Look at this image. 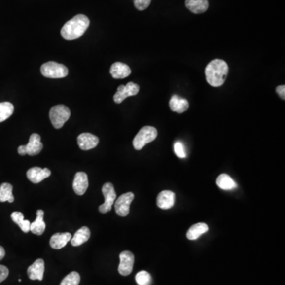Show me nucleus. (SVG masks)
Masks as SVG:
<instances>
[{
    "label": "nucleus",
    "mask_w": 285,
    "mask_h": 285,
    "mask_svg": "<svg viewBox=\"0 0 285 285\" xmlns=\"http://www.w3.org/2000/svg\"><path fill=\"white\" fill-rule=\"evenodd\" d=\"M228 71L229 68L227 63L223 60L215 59L209 63L205 68V78L212 87H221L227 78Z\"/></svg>",
    "instance_id": "obj_1"
},
{
    "label": "nucleus",
    "mask_w": 285,
    "mask_h": 285,
    "mask_svg": "<svg viewBox=\"0 0 285 285\" xmlns=\"http://www.w3.org/2000/svg\"><path fill=\"white\" fill-rule=\"evenodd\" d=\"M90 26V20L84 14H78L67 22L61 29V36L67 40L79 38Z\"/></svg>",
    "instance_id": "obj_2"
},
{
    "label": "nucleus",
    "mask_w": 285,
    "mask_h": 285,
    "mask_svg": "<svg viewBox=\"0 0 285 285\" xmlns=\"http://www.w3.org/2000/svg\"><path fill=\"white\" fill-rule=\"evenodd\" d=\"M157 136L158 132L154 127H142L133 140V147L137 151H140L144 147L145 145L155 141Z\"/></svg>",
    "instance_id": "obj_3"
},
{
    "label": "nucleus",
    "mask_w": 285,
    "mask_h": 285,
    "mask_svg": "<svg viewBox=\"0 0 285 285\" xmlns=\"http://www.w3.org/2000/svg\"><path fill=\"white\" fill-rule=\"evenodd\" d=\"M71 111L66 106L57 105L52 107L49 112V117L55 129H61L70 118Z\"/></svg>",
    "instance_id": "obj_4"
},
{
    "label": "nucleus",
    "mask_w": 285,
    "mask_h": 285,
    "mask_svg": "<svg viewBox=\"0 0 285 285\" xmlns=\"http://www.w3.org/2000/svg\"><path fill=\"white\" fill-rule=\"evenodd\" d=\"M40 72L46 78H65L69 74V69L61 64L49 61L42 65L40 68Z\"/></svg>",
    "instance_id": "obj_5"
},
{
    "label": "nucleus",
    "mask_w": 285,
    "mask_h": 285,
    "mask_svg": "<svg viewBox=\"0 0 285 285\" xmlns=\"http://www.w3.org/2000/svg\"><path fill=\"white\" fill-rule=\"evenodd\" d=\"M102 191L105 197V202L99 206V209L100 213H107L112 209V205L114 204L117 198V193L115 191L114 186L110 182L104 184Z\"/></svg>",
    "instance_id": "obj_6"
},
{
    "label": "nucleus",
    "mask_w": 285,
    "mask_h": 285,
    "mask_svg": "<svg viewBox=\"0 0 285 285\" xmlns=\"http://www.w3.org/2000/svg\"><path fill=\"white\" fill-rule=\"evenodd\" d=\"M134 194L132 192L121 195L114 202L115 212L120 216L125 217L129 215L130 212V205L134 200Z\"/></svg>",
    "instance_id": "obj_7"
},
{
    "label": "nucleus",
    "mask_w": 285,
    "mask_h": 285,
    "mask_svg": "<svg viewBox=\"0 0 285 285\" xmlns=\"http://www.w3.org/2000/svg\"><path fill=\"white\" fill-rule=\"evenodd\" d=\"M139 91H140L139 85L136 84L133 82H129L125 86L121 85L117 88V93L113 96V100H114L115 103L120 104L128 97L137 95Z\"/></svg>",
    "instance_id": "obj_8"
},
{
    "label": "nucleus",
    "mask_w": 285,
    "mask_h": 285,
    "mask_svg": "<svg viewBox=\"0 0 285 285\" xmlns=\"http://www.w3.org/2000/svg\"><path fill=\"white\" fill-rule=\"evenodd\" d=\"M134 255L130 251H123L120 254V265L118 272L121 275L129 276L133 272L134 265Z\"/></svg>",
    "instance_id": "obj_9"
},
{
    "label": "nucleus",
    "mask_w": 285,
    "mask_h": 285,
    "mask_svg": "<svg viewBox=\"0 0 285 285\" xmlns=\"http://www.w3.org/2000/svg\"><path fill=\"white\" fill-rule=\"evenodd\" d=\"M77 142L81 150L88 151L97 147V145L99 144V139L91 133H85L78 136Z\"/></svg>",
    "instance_id": "obj_10"
},
{
    "label": "nucleus",
    "mask_w": 285,
    "mask_h": 285,
    "mask_svg": "<svg viewBox=\"0 0 285 285\" xmlns=\"http://www.w3.org/2000/svg\"><path fill=\"white\" fill-rule=\"evenodd\" d=\"M51 175V171L48 168H40V167H32L26 172L27 178L31 182L37 184L41 182L43 180L46 179Z\"/></svg>",
    "instance_id": "obj_11"
},
{
    "label": "nucleus",
    "mask_w": 285,
    "mask_h": 285,
    "mask_svg": "<svg viewBox=\"0 0 285 285\" xmlns=\"http://www.w3.org/2000/svg\"><path fill=\"white\" fill-rule=\"evenodd\" d=\"M73 189L78 196H82L88 189L89 182L87 175L84 172H78L74 175Z\"/></svg>",
    "instance_id": "obj_12"
},
{
    "label": "nucleus",
    "mask_w": 285,
    "mask_h": 285,
    "mask_svg": "<svg viewBox=\"0 0 285 285\" xmlns=\"http://www.w3.org/2000/svg\"><path fill=\"white\" fill-rule=\"evenodd\" d=\"M40 135L36 133H33L30 137V141L27 144L25 145V149L27 155L31 156L38 155L40 151H42L43 143L40 141Z\"/></svg>",
    "instance_id": "obj_13"
},
{
    "label": "nucleus",
    "mask_w": 285,
    "mask_h": 285,
    "mask_svg": "<svg viewBox=\"0 0 285 285\" xmlns=\"http://www.w3.org/2000/svg\"><path fill=\"white\" fill-rule=\"evenodd\" d=\"M44 261L41 258L36 260L34 262V264L30 266L27 269V274H28L29 278L35 281V280H38V281H42L43 277H44Z\"/></svg>",
    "instance_id": "obj_14"
},
{
    "label": "nucleus",
    "mask_w": 285,
    "mask_h": 285,
    "mask_svg": "<svg viewBox=\"0 0 285 285\" xmlns=\"http://www.w3.org/2000/svg\"><path fill=\"white\" fill-rule=\"evenodd\" d=\"M175 202V194L172 191L164 190L161 192L157 197V205L162 209H170L173 207Z\"/></svg>",
    "instance_id": "obj_15"
},
{
    "label": "nucleus",
    "mask_w": 285,
    "mask_h": 285,
    "mask_svg": "<svg viewBox=\"0 0 285 285\" xmlns=\"http://www.w3.org/2000/svg\"><path fill=\"white\" fill-rule=\"evenodd\" d=\"M111 75L112 78L120 79V78H125L130 75L131 69L128 65L124 63L116 62L112 64L110 70Z\"/></svg>",
    "instance_id": "obj_16"
},
{
    "label": "nucleus",
    "mask_w": 285,
    "mask_h": 285,
    "mask_svg": "<svg viewBox=\"0 0 285 285\" xmlns=\"http://www.w3.org/2000/svg\"><path fill=\"white\" fill-rule=\"evenodd\" d=\"M71 235L69 232L65 233H56L51 237L50 246L55 249H61L67 245V243L71 241Z\"/></svg>",
    "instance_id": "obj_17"
},
{
    "label": "nucleus",
    "mask_w": 285,
    "mask_h": 285,
    "mask_svg": "<svg viewBox=\"0 0 285 285\" xmlns=\"http://www.w3.org/2000/svg\"><path fill=\"white\" fill-rule=\"evenodd\" d=\"M44 212L41 209H38L36 211V219L31 224V231L35 235H41L45 231L46 224L44 223Z\"/></svg>",
    "instance_id": "obj_18"
},
{
    "label": "nucleus",
    "mask_w": 285,
    "mask_h": 285,
    "mask_svg": "<svg viewBox=\"0 0 285 285\" xmlns=\"http://www.w3.org/2000/svg\"><path fill=\"white\" fill-rule=\"evenodd\" d=\"M170 108L173 112H178V113H182L188 110L189 105L186 99H182L181 97L178 95H173L170 100Z\"/></svg>",
    "instance_id": "obj_19"
},
{
    "label": "nucleus",
    "mask_w": 285,
    "mask_h": 285,
    "mask_svg": "<svg viewBox=\"0 0 285 285\" xmlns=\"http://www.w3.org/2000/svg\"><path fill=\"white\" fill-rule=\"evenodd\" d=\"M91 238V231L87 227H81L75 232L73 238L71 239V243L73 247H79L88 241Z\"/></svg>",
    "instance_id": "obj_20"
},
{
    "label": "nucleus",
    "mask_w": 285,
    "mask_h": 285,
    "mask_svg": "<svg viewBox=\"0 0 285 285\" xmlns=\"http://www.w3.org/2000/svg\"><path fill=\"white\" fill-rule=\"evenodd\" d=\"M185 6L194 14H202L209 8L208 0H185Z\"/></svg>",
    "instance_id": "obj_21"
},
{
    "label": "nucleus",
    "mask_w": 285,
    "mask_h": 285,
    "mask_svg": "<svg viewBox=\"0 0 285 285\" xmlns=\"http://www.w3.org/2000/svg\"><path fill=\"white\" fill-rule=\"evenodd\" d=\"M208 231H209V227L206 223H196V224L192 226L187 232V239H189V240H196L199 237H201L203 234L206 233Z\"/></svg>",
    "instance_id": "obj_22"
},
{
    "label": "nucleus",
    "mask_w": 285,
    "mask_h": 285,
    "mask_svg": "<svg viewBox=\"0 0 285 285\" xmlns=\"http://www.w3.org/2000/svg\"><path fill=\"white\" fill-rule=\"evenodd\" d=\"M216 184L218 187L223 190H232L237 187V184L233 179L226 174H222L217 178Z\"/></svg>",
    "instance_id": "obj_23"
},
{
    "label": "nucleus",
    "mask_w": 285,
    "mask_h": 285,
    "mask_svg": "<svg viewBox=\"0 0 285 285\" xmlns=\"http://www.w3.org/2000/svg\"><path fill=\"white\" fill-rule=\"evenodd\" d=\"M11 219L14 223L18 225V227H20L24 233H28L29 231H31V221L25 219L23 213L20 212H14L11 214Z\"/></svg>",
    "instance_id": "obj_24"
},
{
    "label": "nucleus",
    "mask_w": 285,
    "mask_h": 285,
    "mask_svg": "<svg viewBox=\"0 0 285 285\" xmlns=\"http://www.w3.org/2000/svg\"><path fill=\"white\" fill-rule=\"evenodd\" d=\"M14 201L13 195V186L10 183H2L0 186V202L8 201L12 203Z\"/></svg>",
    "instance_id": "obj_25"
},
{
    "label": "nucleus",
    "mask_w": 285,
    "mask_h": 285,
    "mask_svg": "<svg viewBox=\"0 0 285 285\" xmlns=\"http://www.w3.org/2000/svg\"><path fill=\"white\" fill-rule=\"evenodd\" d=\"M14 107L12 103L8 102L0 103V123L6 121L13 114Z\"/></svg>",
    "instance_id": "obj_26"
},
{
    "label": "nucleus",
    "mask_w": 285,
    "mask_h": 285,
    "mask_svg": "<svg viewBox=\"0 0 285 285\" xmlns=\"http://www.w3.org/2000/svg\"><path fill=\"white\" fill-rule=\"evenodd\" d=\"M80 282V276L77 272H71L63 279L61 285H78Z\"/></svg>",
    "instance_id": "obj_27"
},
{
    "label": "nucleus",
    "mask_w": 285,
    "mask_h": 285,
    "mask_svg": "<svg viewBox=\"0 0 285 285\" xmlns=\"http://www.w3.org/2000/svg\"><path fill=\"white\" fill-rule=\"evenodd\" d=\"M136 281L138 285H151V276L147 271L139 272L136 275Z\"/></svg>",
    "instance_id": "obj_28"
},
{
    "label": "nucleus",
    "mask_w": 285,
    "mask_h": 285,
    "mask_svg": "<svg viewBox=\"0 0 285 285\" xmlns=\"http://www.w3.org/2000/svg\"><path fill=\"white\" fill-rule=\"evenodd\" d=\"M174 151L175 155H177L178 158L185 159L186 157V152H185V147L181 141H176L174 144Z\"/></svg>",
    "instance_id": "obj_29"
},
{
    "label": "nucleus",
    "mask_w": 285,
    "mask_h": 285,
    "mask_svg": "<svg viewBox=\"0 0 285 285\" xmlns=\"http://www.w3.org/2000/svg\"><path fill=\"white\" fill-rule=\"evenodd\" d=\"M151 0H134L135 7L139 10H144L151 4Z\"/></svg>",
    "instance_id": "obj_30"
},
{
    "label": "nucleus",
    "mask_w": 285,
    "mask_h": 285,
    "mask_svg": "<svg viewBox=\"0 0 285 285\" xmlns=\"http://www.w3.org/2000/svg\"><path fill=\"white\" fill-rule=\"evenodd\" d=\"M9 275L8 268H6L4 265H0V283L7 278Z\"/></svg>",
    "instance_id": "obj_31"
},
{
    "label": "nucleus",
    "mask_w": 285,
    "mask_h": 285,
    "mask_svg": "<svg viewBox=\"0 0 285 285\" xmlns=\"http://www.w3.org/2000/svg\"><path fill=\"white\" fill-rule=\"evenodd\" d=\"M276 91H277V94L280 95L281 99L285 100V85H281V86H278V87L276 88Z\"/></svg>",
    "instance_id": "obj_32"
},
{
    "label": "nucleus",
    "mask_w": 285,
    "mask_h": 285,
    "mask_svg": "<svg viewBox=\"0 0 285 285\" xmlns=\"http://www.w3.org/2000/svg\"><path fill=\"white\" fill-rule=\"evenodd\" d=\"M18 154L20 155H26V149H25V145H22V146H19L18 148Z\"/></svg>",
    "instance_id": "obj_33"
},
{
    "label": "nucleus",
    "mask_w": 285,
    "mask_h": 285,
    "mask_svg": "<svg viewBox=\"0 0 285 285\" xmlns=\"http://www.w3.org/2000/svg\"><path fill=\"white\" fill-rule=\"evenodd\" d=\"M5 255H6V252H5L4 248L2 246H0V261L4 258Z\"/></svg>",
    "instance_id": "obj_34"
}]
</instances>
